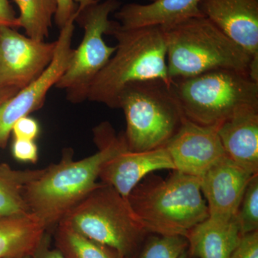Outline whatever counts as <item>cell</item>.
I'll use <instances>...</instances> for the list:
<instances>
[{"instance_id": "cell-27", "label": "cell", "mask_w": 258, "mask_h": 258, "mask_svg": "<svg viewBox=\"0 0 258 258\" xmlns=\"http://www.w3.org/2000/svg\"><path fill=\"white\" fill-rule=\"evenodd\" d=\"M57 8L55 22L58 28L62 29L77 13L78 5L74 0H57Z\"/></svg>"}, {"instance_id": "cell-1", "label": "cell", "mask_w": 258, "mask_h": 258, "mask_svg": "<svg viewBox=\"0 0 258 258\" xmlns=\"http://www.w3.org/2000/svg\"><path fill=\"white\" fill-rule=\"evenodd\" d=\"M94 139L98 147L94 154L74 161L72 150H66L60 162L43 169L42 174L26 186L25 202L47 232L96 187L107 161L128 149L124 134L116 135L106 122L94 129Z\"/></svg>"}, {"instance_id": "cell-25", "label": "cell", "mask_w": 258, "mask_h": 258, "mask_svg": "<svg viewBox=\"0 0 258 258\" xmlns=\"http://www.w3.org/2000/svg\"><path fill=\"white\" fill-rule=\"evenodd\" d=\"M13 154L15 159L23 162L35 163L38 158V149L35 141L15 139Z\"/></svg>"}, {"instance_id": "cell-31", "label": "cell", "mask_w": 258, "mask_h": 258, "mask_svg": "<svg viewBox=\"0 0 258 258\" xmlns=\"http://www.w3.org/2000/svg\"><path fill=\"white\" fill-rule=\"evenodd\" d=\"M179 258H189V254L187 253V250L184 252V253L181 254Z\"/></svg>"}, {"instance_id": "cell-29", "label": "cell", "mask_w": 258, "mask_h": 258, "mask_svg": "<svg viewBox=\"0 0 258 258\" xmlns=\"http://www.w3.org/2000/svg\"><path fill=\"white\" fill-rule=\"evenodd\" d=\"M48 232L44 236L31 258H66L55 247L54 249L51 248L50 236Z\"/></svg>"}, {"instance_id": "cell-33", "label": "cell", "mask_w": 258, "mask_h": 258, "mask_svg": "<svg viewBox=\"0 0 258 258\" xmlns=\"http://www.w3.org/2000/svg\"><path fill=\"white\" fill-rule=\"evenodd\" d=\"M150 1L153 2V1H155V0H150Z\"/></svg>"}, {"instance_id": "cell-24", "label": "cell", "mask_w": 258, "mask_h": 258, "mask_svg": "<svg viewBox=\"0 0 258 258\" xmlns=\"http://www.w3.org/2000/svg\"><path fill=\"white\" fill-rule=\"evenodd\" d=\"M12 133L15 139L35 141L40 133V126L36 120L27 115L15 122Z\"/></svg>"}, {"instance_id": "cell-3", "label": "cell", "mask_w": 258, "mask_h": 258, "mask_svg": "<svg viewBox=\"0 0 258 258\" xmlns=\"http://www.w3.org/2000/svg\"><path fill=\"white\" fill-rule=\"evenodd\" d=\"M198 176L174 171L166 179L150 174L129 194V205L149 234L186 237L209 217Z\"/></svg>"}, {"instance_id": "cell-6", "label": "cell", "mask_w": 258, "mask_h": 258, "mask_svg": "<svg viewBox=\"0 0 258 258\" xmlns=\"http://www.w3.org/2000/svg\"><path fill=\"white\" fill-rule=\"evenodd\" d=\"M61 221L85 237L115 249L124 258H135L150 235L128 200L102 182Z\"/></svg>"}, {"instance_id": "cell-15", "label": "cell", "mask_w": 258, "mask_h": 258, "mask_svg": "<svg viewBox=\"0 0 258 258\" xmlns=\"http://www.w3.org/2000/svg\"><path fill=\"white\" fill-rule=\"evenodd\" d=\"M217 134L227 157L258 174V106L238 108L219 125Z\"/></svg>"}, {"instance_id": "cell-10", "label": "cell", "mask_w": 258, "mask_h": 258, "mask_svg": "<svg viewBox=\"0 0 258 258\" xmlns=\"http://www.w3.org/2000/svg\"><path fill=\"white\" fill-rule=\"evenodd\" d=\"M55 47L56 41H39L0 27V87H26L50 64Z\"/></svg>"}, {"instance_id": "cell-32", "label": "cell", "mask_w": 258, "mask_h": 258, "mask_svg": "<svg viewBox=\"0 0 258 258\" xmlns=\"http://www.w3.org/2000/svg\"><path fill=\"white\" fill-rule=\"evenodd\" d=\"M18 258H31L30 257H18Z\"/></svg>"}, {"instance_id": "cell-28", "label": "cell", "mask_w": 258, "mask_h": 258, "mask_svg": "<svg viewBox=\"0 0 258 258\" xmlns=\"http://www.w3.org/2000/svg\"><path fill=\"white\" fill-rule=\"evenodd\" d=\"M20 28L18 17L10 4V0H0V27Z\"/></svg>"}, {"instance_id": "cell-17", "label": "cell", "mask_w": 258, "mask_h": 258, "mask_svg": "<svg viewBox=\"0 0 258 258\" xmlns=\"http://www.w3.org/2000/svg\"><path fill=\"white\" fill-rule=\"evenodd\" d=\"M236 216H209L186 235L187 253L197 258H230L242 237Z\"/></svg>"}, {"instance_id": "cell-16", "label": "cell", "mask_w": 258, "mask_h": 258, "mask_svg": "<svg viewBox=\"0 0 258 258\" xmlns=\"http://www.w3.org/2000/svg\"><path fill=\"white\" fill-rule=\"evenodd\" d=\"M201 0H155L150 4L130 3L115 13L120 28L146 27L170 28L189 19L203 16L199 5Z\"/></svg>"}, {"instance_id": "cell-19", "label": "cell", "mask_w": 258, "mask_h": 258, "mask_svg": "<svg viewBox=\"0 0 258 258\" xmlns=\"http://www.w3.org/2000/svg\"><path fill=\"white\" fill-rule=\"evenodd\" d=\"M42 171L43 169L15 170L8 164H0V216L31 213L25 202V189Z\"/></svg>"}, {"instance_id": "cell-2", "label": "cell", "mask_w": 258, "mask_h": 258, "mask_svg": "<svg viewBox=\"0 0 258 258\" xmlns=\"http://www.w3.org/2000/svg\"><path fill=\"white\" fill-rule=\"evenodd\" d=\"M108 35L116 40L115 51L93 81L88 101L118 108V98L128 85L152 80L170 82L164 29H124L112 21Z\"/></svg>"}, {"instance_id": "cell-13", "label": "cell", "mask_w": 258, "mask_h": 258, "mask_svg": "<svg viewBox=\"0 0 258 258\" xmlns=\"http://www.w3.org/2000/svg\"><path fill=\"white\" fill-rule=\"evenodd\" d=\"M200 12L258 61V0H201Z\"/></svg>"}, {"instance_id": "cell-18", "label": "cell", "mask_w": 258, "mask_h": 258, "mask_svg": "<svg viewBox=\"0 0 258 258\" xmlns=\"http://www.w3.org/2000/svg\"><path fill=\"white\" fill-rule=\"evenodd\" d=\"M47 232L33 214L0 216V258L31 257Z\"/></svg>"}, {"instance_id": "cell-11", "label": "cell", "mask_w": 258, "mask_h": 258, "mask_svg": "<svg viewBox=\"0 0 258 258\" xmlns=\"http://www.w3.org/2000/svg\"><path fill=\"white\" fill-rule=\"evenodd\" d=\"M218 126H203L183 118L181 126L164 146L174 170L201 177L225 156Z\"/></svg>"}, {"instance_id": "cell-14", "label": "cell", "mask_w": 258, "mask_h": 258, "mask_svg": "<svg viewBox=\"0 0 258 258\" xmlns=\"http://www.w3.org/2000/svg\"><path fill=\"white\" fill-rule=\"evenodd\" d=\"M161 169L174 170L165 147L142 152L125 149L107 161L98 179L101 182L111 186L127 200L129 194L142 179Z\"/></svg>"}, {"instance_id": "cell-23", "label": "cell", "mask_w": 258, "mask_h": 258, "mask_svg": "<svg viewBox=\"0 0 258 258\" xmlns=\"http://www.w3.org/2000/svg\"><path fill=\"white\" fill-rule=\"evenodd\" d=\"M235 216L242 235L258 231V174L249 181Z\"/></svg>"}, {"instance_id": "cell-9", "label": "cell", "mask_w": 258, "mask_h": 258, "mask_svg": "<svg viewBox=\"0 0 258 258\" xmlns=\"http://www.w3.org/2000/svg\"><path fill=\"white\" fill-rule=\"evenodd\" d=\"M77 13L60 30L55 54L50 64L28 86L0 106V148L6 147L17 120L41 108L47 93L55 86L69 67L74 55V22Z\"/></svg>"}, {"instance_id": "cell-12", "label": "cell", "mask_w": 258, "mask_h": 258, "mask_svg": "<svg viewBox=\"0 0 258 258\" xmlns=\"http://www.w3.org/2000/svg\"><path fill=\"white\" fill-rule=\"evenodd\" d=\"M253 175L227 155L214 164L200 177L209 216L222 218L235 216Z\"/></svg>"}, {"instance_id": "cell-30", "label": "cell", "mask_w": 258, "mask_h": 258, "mask_svg": "<svg viewBox=\"0 0 258 258\" xmlns=\"http://www.w3.org/2000/svg\"><path fill=\"white\" fill-rule=\"evenodd\" d=\"M18 89L15 88L0 87V106L18 93Z\"/></svg>"}, {"instance_id": "cell-7", "label": "cell", "mask_w": 258, "mask_h": 258, "mask_svg": "<svg viewBox=\"0 0 258 258\" xmlns=\"http://www.w3.org/2000/svg\"><path fill=\"white\" fill-rule=\"evenodd\" d=\"M169 83L162 80L134 83L120 93L118 108L124 113L123 134L129 151L164 147L179 130L184 116Z\"/></svg>"}, {"instance_id": "cell-20", "label": "cell", "mask_w": 258, "mask_h": 258, "mask_svg": "<svg viewBox=\"0 0 258 258\" xmlns=\"http://www.w3.org/2000/svg\"><path fill=\"white\" fill-rule=\"evenodd\" d=\"M55 248L66 258H124L115 249L85 237L60 221L54 232Z\"/></svg>"}, {"instance_id": "cell-21", "label": "cell", "mask_w": 258, "mask_h": 258, "mask_svg": "<svg viewBox=\"0 0 258 258\" xmlns=\"http://www.w3.org/2000/svg\"><path fill=\"white\" fill-rule=\"evenodd\" d=\"M19 10L20 28L39 41L48 38L57 8V0H15Z\"/></svg>"}, {"instance_id": "cell-5", "label": "cell", "mask_w": 258, "mask_h": 258, "mask_svg": "<svg viewBox=\"0 0 258 258\" xmlns=\"http://www.w3.org/2000/svg\"><path fill=\"white\" fill-rule=\"evenodd\" d=\"M169 84L185 118L203 126H219L241 107L258 106V82L247 73L215 70Z\"/></svg>"}, {"instance_id": "cell-22", "label": "cell", "mask_w": 258, "mask_h": 258, "mask_svg": "<svg viewBox=\"0 0 258 258\" xmlns=\"http://www.w3.org/2000/svg\"><path fill=\"white\" fill-rule=\"evenodd\" d=\"M152 235L148 236L135 258H179L187 250L186 237Z\"/></svg>"}, {"instance_id": "cell-26", "label": "cell", "mask_w": 258, "mask_h": 258, "mask_svg": "<svg viewBox=\"0 0 258 258\" xmlns=\"http://www.w3.org/2000/svg\"><path fill=\"white\" fill-rule=\"evenodd\" d=\"M230 258H258V231L244 235Z\"/></svg>"}, {"instance_id": "cell-8", "label": "cell", "mask_w": 258, "mask_h": 258, "mask_svg": "<svg viewBox=\"0 0 258 258\" xmlns=\"http://www.w3.org/2000/svg\"><path fill=\"white\" fill-rule=\"evenodd\" d=\"M74 1L79 3L75 22L83 28L84 35L55 87L64 91L68 101L77 104L88 99L93 81L115 52V46H108L103 35L109 32L112 25L109 15L119 9L120 3L118 0Z\"/></svg>"}, {"instance_id": "cell-4", "label": "cell", "mask_w": 258, "mask_h": 258, "mask_svg": "<svg viewBox=\"0 0 258 258\" xmlns=\"http://www.w3.org/2000/svg\"><path fill=\"white\" fill-rule=\"evenodd\" d=\"M169 81L230 69L248 74L252 57L203 16L164 29Z\"/></svg>"}]
</instances>
